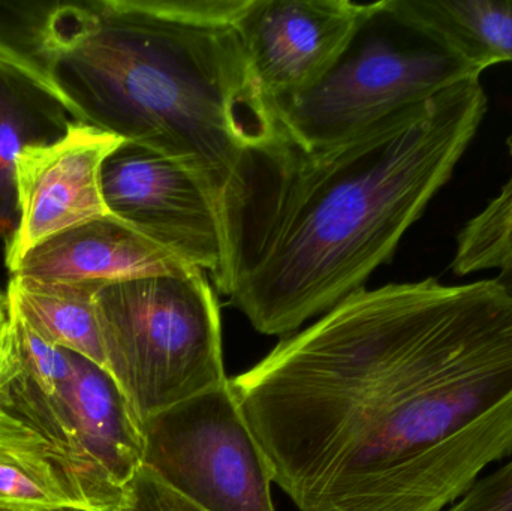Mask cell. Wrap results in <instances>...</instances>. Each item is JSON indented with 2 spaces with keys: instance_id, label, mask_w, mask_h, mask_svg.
I'll list each match as a JSON object with an SVG mask.
<instances>
[{
  "instance_id": "obj_1",
  "label": "cell",
  "mask_w": 512,
  "mask_h": 511,
  "mask_svg": "<svg viewBox=\"0 0 512 511\" xmlns=\"http://www.w3.org/2000/svg\"><path fill=\"white\" fill-rule=\"evenodd\" d=\"M230 386L298 510L445 511L512 455V296L361 288Z\"/></svg>"
},
{
  "instance_id": "obj_2",
  "label": "cell",
  "mask_w": 512,
  "mask_h": 511,
  "mask_svg": "<svg viewBox=\"0 0 512 511\" xmlns=\"http://www.w3.org/2000/svg\"><path fill=\"white\" fill-rule=\"evenodd\" d=\"M248 0H57L51 90L75 122L188 171L218 216L225 279L262 159L288 144L256 78L240 17Z\"/></svg>"
},
{
  "instance_id": "obj_3",
  "label": "cell",
  "mask_w": 512,
  "mask_h": 511,
  "mask_svg": "<svg viewBox=\"0 0 512 511\" xmlns=\"http://www.w3.org/2000/svg\"><path fill=\"white\" fill-rule=\"evenodd\" d=\"M487 110L471 78L343 143L288 141L259 164L221 293L262 335L288 336L364 288L450 182Z\"/></svg>"
},
{
  "instance_id": "obj_4",
  "label": "cell",
  "mask_w": 512,
  "mask_h": 511,
  "mask_svg": "<svg viewBox=\"0 0 512 511\" xmlns=\"http://www.w3.org/2000/svg\"><path fill=\"white\" fill-rule=\"evenodd\" d=\"M481 74L424 29L403 0H382L363 5L348 44L315 86L274 107L286 138L312 152L418 113Z\"/></svg>"
},
{
  "instance_id": "obj_5",
  "label": "cell",
  "mask_w": 512,
  "mask_h": 511,
  "mask_svg": "<svg viewBox=\"0 0 512 511\" xmlns=\"http://www.w3.org/2000/svg\"><path fill=\"white\" fill-rule=\"evenodd\" d=\"M95 302L105 369L141 425L228 381L221 309L198 267L107 285Z\"/></svg>"
},
{
  "instance_id": "obj_6",
  "label": "cell",
  "mask_w": 512,
  "mask_h": 511,
  "mask_svg": "<svg viewBox=\"0 0 512 511\" xmlns=\"http://www.w3.org/2000/svg\"><path fill=\"white\" fill-rule=\"evenodd\" d=\"M143 467L207 511H276L270 468L230 380L147 419Z\"/></svg>"
},
{
  "instance_id": "obj_7",
  "label": "cell",
  "mask_w": 512,
  "mask_h": 511,
  "mask_svg": "<svg viewBox=\"0 0 512 511\" xmlns=\"http://www.w3.org/2000/svg\"><path fill=\"white\" fill-rule=\"evenodd\" d=\"M101 189L110 215L210 272L218 287L225 267L221 227L188 171L147 147L122 141L102 165Z\"/></svg>"
},
{
  "instance_id": "obj_8",
  "label": "cell",
  "mask_w": 512,
  "mask_h": 511,
  "mask_svg": "<svg viewBox=\"0 0 512 511\" xmlns=\"http://www.w3.org/2000/svg\"><path fill=\"white\" fill-rule=\"evenodd\" d=\"M0 453L48 486L66 511H117L81 450L60 390L47 392L24 368L6 320L0 338Z\"/></svg>"
},
{
  "instance_id": "obj_9",
  "label": "cell",
  "mask_w": 512,
  "mask_h": 511,
  "mask_svg": "<svg viewBox=\"0 0 512 511\" xmlns=\"http://www.w3.org/2000/svg\"><path fill=\"white\" fill-rule=\"evenodd\" d=\"M122 141L74 122L60 140L23 150L15 161L18 225L5 249L8 270L45 240L110 215L101 170Z\"/></svg>"
},
{
  "instance_id": "obj_10",
  "label": "cell",
  "mask_w": 512,
  "mask_h": 511,
  "mask_svg": "<svg viewBox=\"0 0 512 511\" xmlns=\"http://www.w3.org/2000/svg\"><path fill=\"white\" fill-rule=\"evenodd\" d=\"M363 3L349 0H248L240 30L270 101L315 86L354 33Z\"/></svg>"
},
{
  "instance_id": "obj_11",
  "label": "cell",
  "mask_w": 512,
  "mask_h": 511,
  "mask_svg": "<svg viewBox=\"0 0 512 511\" xmlns=\"http://www.w3.org/2000/svg\"><path fill=\"white\" fill-rule=\"evenodd\" d=\"M195 266L113 215L63 231L27 252L9 275L51 284L104 288L188 272Z\"/></svg>"
},
{
  "instance_id": "obj_12",
  "label": "cell",
  "mask_w": 512,
  "mask_h": 511,
  "mask_svg": "<svg viewBox=\"0 0 512 511\" xmlns=\"http://www.w3.org/2000/svg\"><path fill=\"white\" fill-rule=\"evenodd\" d=\"M81 450L117 511L143 467V428L119 386L101 366L72 353V374L60 389Z\"/></svg>"
},
{
  "instance_id": "obj_13",
  "label": "cell",
  "mask_w": 512,
  "mask_h": 511,
  "mask_svg": "<svg viewBox=\"0 0 512 511\" xmlns=\"http://www.w3.org/2000/svg\"><path fill=\"white\" fill-rule=\"evenodd\" d=\"M63 102L0 57V240L8 249L18 225L15 161L30 146L54 143L71 128Z\"/></svg>"
},
{
  "instance_id": "obj_14",
  "label": "cell",
  "mask_w": 512,
  "mask_h": 511,
  "mask_svg": "<svg viewBox=\"0 0 512 511\" xmlns=\"http://www.w3.org/2000/svg\"><path fill=\"white\" fill-rule=\"evenodd\" d=\"M99 290L9 276L5 297L45 341L105 369L95 302Z\"/></svg>"
},
{
  "instance_id": "obj_15",
  "label": "cell",
  "mask_w": 512,
  "mask_h": 511,
  "mask_svg": "<svg viewBox=\"0 0 512 511\" xmlns=\"http://www.w3.org/2000/svg\"><path fill=\"white\" fill-rule=\"evenodd\" d=\"M406 11L481 72L512 63V0H403Z\"/></svg>"
},
{
  "instance_id": "obj_16",
  "label": "cell",
  "mask_w": 512,
  "mask_h": 511,
  "mask_svg": "<svg viewBox=\"0 0 512 511\" xmlns=\"http://www.w3.org/2000/svg\"><path fill=\"white\" fill-rule=\"evenodd\" d=\"M512 158V132L507 138ZM512 263V173L499 194L457 234L451 270L457 276L496 270Z\"/></svg>"
},
{
  "instance_id": "obj_17",
  "label": "cell",
  "mask_w": 512,
  "mask_h": 511,
  "mask_svg": "<svg viewBox=\"0 0 512 511\" xmlns=\"http://www.w3.org/2000/svg\"><path fill=\"white\" fill-rule=\"evenodd\" d=\"M56 3L57 0L0 2V57L50 90L45 66V39Z\"/></svg>"
},
{
  "instance_id": "obj_18",
  "label": "cell",
  "mask_w": 512,
  "mask_h": 511,
  "mask_svg": "<svg viewBox=\"0 0 512 511\" xmlns=\"http://www.w3.org/2000/svg\"><path fill=\"white\" fill-rule=\"evenodd\" d=\"M120 511H207L174 491L149 468L141 467Z\"/></svg>"
},
{
  "instance_id": "obj_19",
  "label": "cell",
  "mask_w": 512,
  "mask_h": 511,
  "mask_svg": "<svg viewBox=\"0 0 512 511\" xmlns=\"http://www.w3.org/2000/svg\"><path fill=\"white\" fill-rule=\"evenodd\" d=\"M445 511H512V459L475 485Z\"/></svg>"
},
{
  "instance_id": "obj_20",
  "label": "cell",
  "mask_w": 512,
  "mask_h": 511,
  "mask_svg": "<svg viewBox=\"0 0 512 511\" xmlns=\"http://www.w3.org/2000/svg\"><path fill=\"white\" fill-rule=\"evenodd\" d=\"M495 279L512 296V263L510 264V266L505 267V269H502L501 272L496 273Z\"/></svg>"
},
{
  "instance_id": "obj_21",
  "label": "cell",
  "mask_w": 512,
  "mask_h": 511,
  "mask_svg": "<svg viewBox=\"0 0 512 511\" xmlns=\"http://www.w3.org/2000/svg\"><path fill=\"white\" fill-rule=\"evenodd\" d=\"M6 320V297L0 293V329H2L3 323Z\"/></svg>"
},
{
  "instance_id": "obj_22",
  "label": "cell",
  "mask_w": 512,
  "mask_h": 511,
  "mask_svg": "<svg viewBox=\"0 0 512 511\" xmlns=\"http://www.w3.org/2000/svg\"><path fill=\"white\" fill-rule=\"evenodd\" d=\"M5 324V323H3ZM2 330H3V326H2V329H0V338H2Z\"/></svg>"
},
{
  "instance_id": "obj_23",
  "label": "cell",
  "mask_w": 512,
  "mask_h": 511,
  "mask_svg": "<svg viewBox=\"0 0 512 511\" xmlns=\"http://www.w3.org/2000/svg\"><path fill=\"white\" fill-rule=\"evenodd\" d=\"M0 511H5V510H0Z\"/></svg>"
}]
</instances>
